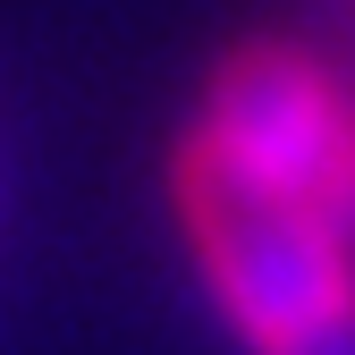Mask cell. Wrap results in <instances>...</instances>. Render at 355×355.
<instances>
[{
    "label": "cell",
    "instance_id": "obj_1",
    "mask_svg": "<svg viewBox=\"0 0 355 355\" xmlns=\"http://www.w3.org/2000/svg\"><path fill=\"white\" fill-rule=\"evenodd\" d=\"M169 195H178V229L195 245L203 288L220 296V313L237 322L254 355H271L279 338L355 304V254L304 195L237 169L229 153H211L195 136L178 144Z\"/></svg>",
    "mask_w": 355,
    "mask_h": 355
},
{
    "label": "cell",
    "instance_id": "obj_3",
    "mask_svg": "<svg viewBox=\"0 0 355 355\" xmlns=\"http://www.w3.org/2000/svg\"><path fill=\"white\" fill-rule=\"evenodd\" d=\"M347 9H355V0H347Z\"/></svg>",
    "mask_w": 355,
    "mask_h": 355
},
{
    "label": "cell",
    "instance_id": "obj_2",
    "mask_svg": "<svg viewBox=\"0 0 355 355\" xmlns=\"http://www.w3.org/2000/svg\"><path fill=\"white\" fill-rule=\"evenodd\" d=\"M271 355H355V304H338V313H322L313 330H296V338H279Z\"/></svg>",
    "mask_w": 355,
    "mask_h": 355
}]
</instances>
